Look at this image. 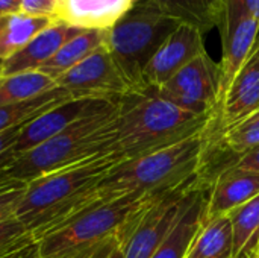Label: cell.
<instances>
[{
    "label": "cell",
    "mask_w": 259,
    "mask_h": 258,
    "mask_svg": "<svg viewBox=\"0 0 259 258\" xmlns=\"http://www.w3.org/2000/svg\"><path fill=\"white\" fill-rule=\"evenodd\" d=\"M53 87L55 81L38 70L0 76V106L35 97Z\"/></svg>",
    "instance_id": "24"
},
{
    "label": "cell",
    "mask_w": 259,
    "mask_h": 258,
    "mask_svg": "<svg viewBox=\"0 0 259 258\" xmlns=\"http://www.w3.org/2000/svg\"><path fill=\"white\" fill-rule=\"evenodd\" d=\"M235 166L241 167V169H249V170L259 172V146L255 148L253 151H250L249 154H246L244 157H241Z\"/></svg>",
    "instance_id": "31"
},
{
    "label": "cell",
    "mask_w": 259,
    "mask_h": 258,
    "mask_svg": "<svg viewBox=\"0 0 259 258\" xmlns=\"http://www.w3.org/2000/svg\"><path fill=\"white\" fill-rule=\"evenodd\" d=\"M165 15L188 24L203 35L225 21V8L222 0H152Z\"/></svg>",
    "instance_id": "17"
},
{
    "label": "cell",
    "mask_w": 259,
    "mask_h": 258,
    "mask_svg": "<svg viewBox=\"0 0 259 258\" xmlns=\"http://www.w3.org/2000/svg\"><path fill=\"white\" fill-rule=\"evenodd\" d=\"M220 84V64L205 52L185 65L162 87L144 91L185 111L194 114H211L214 117L219 108Z\"/></svg>",
    "instance_id": "7"
},
{
    "label": "cell",
    "mask_w": 259,
    "mask_h": 258,
    "mask_svg": "<svg viewBox=\"0 0 259 258\" xmlns=\"http://www.w3.org/2000/svg\"><path fill=\"white\" fill-rule=\"evenodd\" d=\"M203 36L205 35L197 29L188 24H181L165 40L144 68L141 91L162 87L193 59L205 53Z\"/></svg>",
    "instance_id": "10"
},
{
    "label": "cell",
    "mask_w": 259,
    "mask_h": 258,
    "mask_svg": "<svg viewBox=\"0 0 259 258\" xmlns=\"http://www.w3.org/2000/svg\"><path fill=\"white\" fill-rule=\"evenodd\" d=\"M71 99V94L64 88L53 87L52 90L44 91L42 94H38L35 97L0 106V132L20 125H26L38 116Z\"/></svg>",
    "instance_id": "21"
},
{
    "label": "cell",
    "mask_w": 259,
    "mask_h": 258,
    "mask_svg": "<svg viewBox=\"0 0 259 258\" xmlns=\"http://www.w3.org/2000/svg\"><path fill=\"white\" fill-rule=\"evenodd\" d=\"M109 155H99L30 181L15 208L14 217L35 243L47 231L70 219L82 198L115 166Z\"/></svg>",
    "instance_id": "4"
},
{
    "label": "cell",
    "mask_w": 259,
    "mask_h": 258,
    "mask_svg": "<svg viewBox=\"0 0 259 258\" xmlns=\"http://www.w3.org/2000/svg\"><path fill=\"white\" fill-rule=\"evenodd\" d=\"M118 100L103 103L39 146L14 155L0 172L6 178L30 182L46 173L105 155L118 114Z\"/></svg>",
    "instance_id": "5"
},
{
    "label": "cell",
    "mask_w": 259,
    "mask_h": 258,
    "mask_svg": "<svg viewBox=\"0 0 259 258\" xmlns=\"http://www.w3.org/2000/svg\"><path fill=\"white\" fill-rule=\"evenodd\" d=\"M211 119V114L185 111L147 91L129 93L118 100L105 155L123 163L164 151L203 134Z\"/></svg>",
    "instance_id": "1"
},
{
    "label": "cell",
    "mask_w": 259,
    "mask_h": 258,
    "mask_svg": "<svg viewBox=\"0 0 259 258\" xmlns=\"http://www.w3.org/2000/svg\"><path fill=\"white\" fill-rule=\"evenodd\" d=\"M23 243L33 245L32 240L29 239L26 228L15 217H9L0 222V252L11 251L15 245Z\"/></svg>",
    "instance_id": "25"
},
{
    "label": "cell",
    "mask_w": 259,
    "mask_h": 258,
    "mask_svg": "<svg viewBox=\"0 0 259 258\" xmlns=\"http://www.w3.org/2000/svg\"><path fill=\"white\" fill-rule=\"evenodd\" d=\"M223 8H225V21L220 26V33L222 36L228 33V30L238 21V18L243 14V6L244 0H222Z\"/></svg>",
    "instance_id": "28"
},
{
    "label": "cell",
    "mask_w": 259,
    "mask_h": 258,
    "mask_svg": "<svg viewBox=\"0 0 259 258\" xmlns=\"http://www.w3.org/2000/svg\"><path fill=\"white\" fill-rule=\"evenodd\" d=\"M256 257H259V251H258V255H256Z\"/></svg>",
    "instance_id": "37"
},
{
    "label": "cell",
    "mask_w": 259,
    "mask_h": 258,
    "mask_svg": "<svg viewBox=\"0 0 259 258\" xmlns=\"http://www.w3.org/2000/svg\"><path fill=\"white\" fill-rule=\"evenodd\" d=\"M232 225V258H256L259 251V196L229 214Z\"/></svg>",
    "instance_id": "22"
},
{
    "label": "cell",
    "mask_w": 259,
    "mask_h": 258,
    "mask_svg": "<svg viewBox=\"0 0 259 258\" xmlns=\"http://www.w3.org/2000/svg\"><path fill=\"white\" fill-rule=\"evenodd\" d=\"M199 190L200 189L197 187L196 178L193 182L165 195L161 201H158L144 214L140 225L126 242L123 248V258L153 257L187 213Z\"/></svg>",
    "instance_id": "8"
},
{
    "label": "cell",
    "mask_w": 259,
    "mask_h": 258,
    "mask_svg": "<svg viewBox=\"0 0 259 258\" xmlns=\"http://www.w3.org/2000/svg\"><path fill=\"white\" fill-rule=\"evenodd\" d=\"M259 111V41L255 52L231 84L217 116L205 129L206 137L217 135Z\"/></svg>",
    "instance_id": "11"
},
{
    "label": "cell",
    "mask_w": 259,
    "mask_h": 258,
    "mask_svg": "<svg viewBox=\"0 0 259 258\" xmlns=\"http://www.w3.org/2000/svg\"><path fill=\"white\" fill-rule=\"evenodd\" d=\"M256 196H259V172L237 166L226 169L208 190L203 224L229 214Z\"/></svg>",
    "instance_id": "14"
},
{
    "label": "cell",
    "mask_w": 259,
    "mask_h": 258,
    "mask_svg": "<svg viewBox=\"0 0 259 258\" xmlns=\"http://www.w3.org/2000/svg\"><path fill=\"white\" fill-rule=\"evenodd\" d=\"M55 85L68 91L73 99L118 100L131 93L106 44L55 79Z\"/></svg>",
    "instance_id": "9"
},
{
    "label": "cell",
    "mask_w": 259,
    "mask_h": 258,
    "mask_svg": "<svg viewBox=\"0 0 259 258\" xmlns=\"http://www.w3.org/2000/svg\"><path fill=\"white\" fill-rule=\"evenodd\" d=\"M56 20L53 17H33L23 12L0 17V61L23 49Z\"/></svg>",
    "instance_id": "20"
},
{
    "label": "cell",
    "mask_w": 259,
    "mask_h": 258,
    "mask_svg": "<svg viewBox=\"0 0 259 258\" xmlns=\"http://www.w3.org/2000/svg\"><path fill=\"white\" fill-rule=\"evenodd\" d=\"M243 14L255 20H259V0H244Z\"/></svg>",
    "instance_id": "33"
},
{
    "label": "cell",
    "mask_w": 259,
    "mask_h": 258,
    "mask_svg": "<svg viewBox=\"0 0 259 258\" xmlns=\"http://www.w3.org/2000/svg\"><path fill=\"white\" fill-rule=\"evenodd\" d=\"M33 258H38V257H36V254H35V257H33Z\"/></svg>",
    "instance_id": "36"
},
{
    "label": "cell",
    "mask_w": 259,
    "mask_h": 258,
    "mask_svg": "<svg viewBox=\"0 0 259 258\" xmlns=\"http://www.w3.org/2000/svg\"><path fill=\"white\" fill-rule=\"evenodd\" d=\"M203 144L205 137L200 134L164 151L115 164L85 193L73 216L126 196L170 193L193 182L197 178Z\"/></svg>",
    "instance_id": "2"
},
{
    "label": "cell",
    "mask_w": 259,
    "mask_h": 258,
    "mask_svg": "<svg viewBox=\"0 0 259 258\" xmlns=\"http://www.w3.org/2000/svg\"><path fill=\"white\" fill-rule=\"evenodd\" d=\"M123 248H124V243H121L120 240H115L106 245L105 248H102L99 252H96L90 258H123Z\"/></svg>",
    "instance_id": "30"
},
{
    "label": "cell",
    "mask_w": 259,
    "mask_h": 258,
    "mask_svg": "<svg viewBox=\"0 0 259 258\" xmlns=\"http://www.w3.org/2000/svg\"><path fill=\"white\" fill-rule=\"evenodd\" d=\"M255 114H258V116H259V111H256V113H255Z\"/></svg>",
    "instance_id": "35"
},
{
    "label": "cell",
    "mask_w": 259,
    "mask_h": 258,
    "mask_svg": "<svg viewBox=\"0 0 259 258\" xmlns=\"http://www.w3.org/2000/svg\"><path fill=\"white\" fill-rule=\"evenodd\" d=\"M23 0H0V17L21 12Z\"/></svg>",
    "instance_id": "32"
},
{
    "label": "cell",
    "mask_w": 259,
    "mask_h": 258,
    "mask_svg": "<svg viewBox=\"0 0 259 258\" xmlns=\"http://www.w3.org/2000/svg\"><path fill=\"white\" fill-rule=\"evenodd\" d=\"M111 100H97V99H71L67 100L50 111L38 116L36 119L27 122L14 144L11 146V154L18 155L26 151H30L56 134L62 132L71 123L87 116L88 113L97 109L103 103Z\"/></svg>",
    "instance_id": "12"
},
{
    "label": "cell",
    "mask_w": 259,
    "mask_h": 258,
    "mask_svg": "<svg viewBox=\"0 0 259 258\" xmlns=\"http://www.w3.org/2000/svg\"><path fill=\"white\" fill-rule=\"evenodd\" d=\"M184 258H232V225L229 216L203 224Z\"/></svg>",
    "instance_id": "23"
},
{
    "label": "cell",
    "mask_w": 259,
    "mask_h": 258,
    "mask_svg": "<svg viewBox=\"0 0 259 258\" xmlns=\"http://www.w3.org/2000/svg\"><path fill=\"white\" fill-rule=\"evenodd\" d=\"M208 204V190H199L182 216L179 224L170 233L167 240L161 245L152 258H184L194 237L203 227V213Z\"/></svg>",
    "instance_id": "19"
},
{
    "label": "cell",
    "mask_w": 259,
    "mask_h": 258,
    "mask_svg": "<svg viewBox=\"0 0 259 258\" xmlns=\"http://www.w3.org/2000/svg\"><path fill=\"white\" fill-rule=\"evenodd\" d=\"M135 2H138V0H132V3H135Z\"/></svg>",
    "instance_id": "34"
},
{
    "label": "cell",
    "mask_w": 259,
    "mask_h": 258,
    "mask_svg": "<svg viewBox=\"0 0 259 258\" xmlns=\"http://www.w3.org/2000/svg\"><path fill=\"white\" fill-rule=\"evenodd\" d=\"M21 12L33 17L58 18V0H23Z\"/></svg>",
    "instance_id": "26"
},
{
    "label": "cell",
    "mask_w": 259,
    "mask_h": 258,
    "mask_svg": "<svg viewBox=\"0 0 259 258\" xmlns=\"http://www.w3.org/2000/svg\"><path fill=\"white\" fill-rule=\"evenodd\" d=\"M256 258H259V257H256Z\"/></svg>",
    "instance_id": "38"
},
{
    "label": "cell",
    "mask_w": 259,
    "mask_h": 258,
    "mask_svg": "<svg viewBox=\"0 0 259 258\" xmlns=\"http://www.w3.org/2000/svg\"><path fill=\"white\" fill-rule=\"evenodd\" d=\"M108 27H87L83 32L67 41L38 71L47 75L53 81L61 75L68 71L71 67L77 65L94 50L106 44Z\"/></svg>",
    "instance_id": "18"
},
{
    "label": "cell",
    "mask_w": 259,
    "mask_h": 258,
    "mask_svg": "<svg viewBox=\"0 0 259 258\" xmlns=\"http://www.w3.org/2000/svg\"><path fill=\"white\" fill-rule=\"evenodd\" d=\"M165 195H132L85 210L35 240V254L38 258H90L111 242L126 245L144 214Z\"/></svg>",
    "instance_id": "3"
},
{
    "label": "cell",
    "mask_w": 259,
    "mask_h": 258,
    "mask_svg": "<svg viewBox=\"0 0 259 258\" xmlns=\"http://www.w3.org/2000/svg\"><path fill=\"white\" fill-rule=\"evenodd\" d=\"M181 23L152 0H138L108 27L106 47L127 82L131 93L143 90V73L150 59Z\"/></svg>",
    "instance_id": "6"
},
{
    "label": "cell",
    "mask_w": 259,
    "mask_h": 258,
    "mask_svg": "<svg viewBox=\"0 0 259 258\" xmlns=\"http://www.w3.org/2000/svg\"><path fill=\"white\" fill-rule=\"evenodd\" d=\"M132 0H58V20L79 27H109Z\"/></svg>",
    "instance_id": "16"
},
{
    "label": "cell",
    "mask_w": 259,
    "mask_h": 258,
    "mask_svg": "<svg viewBox=\"0 0 259 258\" xmlns=\"http://www.w3.org/2000/svg\"><path fill=\"white\" fill-rule=\"evenodd\" d=\"M258 41L259 20L247 17L244 14L228 30V33L222 36L223 49H222V59L219 62L220 70H222V84H220V97H219L217 113H219L220 105L225 99V94L228 93L235 76L240 73L243 65L247 62V59L255 52ZM217 113H215V116H217Z\"/></svg>",
    "instance_id": "15"
},
{
    "label": "cell",
    "mask_w": 259,
    "mask_h": 258,
    "mask_svg": "<svg viewBox=\"0 0 259 258\" xmlns=\"http://www.w3.org/2000/svg\"><path fill=\"white\" fill-rule=\"evenodd\" d=\"M27 186L24 187H18V189H14V190H9L6 193H2L0 195V222L9 219V217H14V213H15V208L24 193Z\"/></svg>",
    "instance_id": "27"
},
{
    "label": "cell",
    "mask_w": 259,
    "mask_h": 258,
    "mask_svg": "<svg viewBox=\"0 0 259 258\" xmlns=\"http://www.w3.org/2000/svg\"><path fill=\"white\" fill-rule=\"evenodd\" d=\"M87 27L68 24L56 20L53 24L33 36L23 49L0 61V76H11L26 71H35L44 65L67 41L83 32Z\"/></svg>",
    "instance_id": "13"
},
{
    "label": "cell",
    "mask_w": 259,
    "mask_h": 258,
    "mask_svg": "<svg viewBox=\"0 0 259 258\" xmlns=\"http://www.w3.org/2000/svg\"><path fill=\"white\" fill-rule=\"evenodd\" d=\"M23 126L24 125H20V126H15V128H11L8 131L0 132V167L5 166L14 157L11 154V146L17 140V137H18Z\"/></svg>",
    "instance_id": "29"
}]
</instances>
